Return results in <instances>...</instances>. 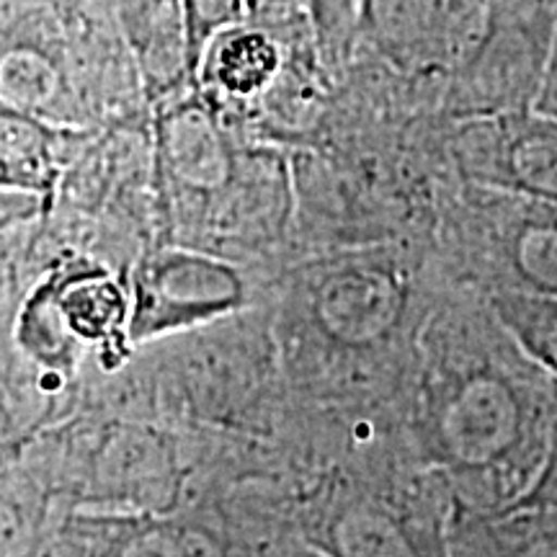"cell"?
Wrapping results in <instances>:
<instances>
[{
  "mask_svg": "<svg viewBox=\"0 0 557 557\" xmlns=\"http://www.w3.org/2000/svg\"><path fill=\"white\" fill-rule=\"evenodd\" d=\"M418 468L451 504L504 511L527 496L549 449L557 380L521 348L487 297L449 287L423 325L406 393Z\"/></svg>",
  "mask_w": 557,
  "mask_h": 557,
  "instance_id": "obj_1",
  "label": "cell"
},
{
  "mask_svg": "<svg viewBox=\"0 0 557 557\" xmlns=\"http://www.w3.org/2000/svg\"><path fill=\"white\" fill-rule=\"evenodd\" d=\"M246 3V21L267 24V21H282L295 11L297 0H243Z\"/></svg>",
  "mask_w": 557,
  "mask_h": 557,
  "instance_id": "obj_21",
  "label": "cell"
},
{
  "mask_svg": "<svg viewBox=\"0 0 557 557\" xmlns=\"http://www.w3.org/2000/svg\"><path fill=\"white\" fill-rule=\"evenodd\" d=\"M246 287L222 256L158 248L137 263L129 297V341L184 333L240 310Z\"/></svg>",
  "mask_w": 557,
  "mask_h": 557,
  "instance_id": "obj_8",
  "label": "cell"
},
{
  "mask_svg": "<svg viewBox=\"0 0 557 557\" xmlns=\"http://www.w3.org/2000/svg\"><path fill=\"white\" fill-rule=\"evenodd\" d=\"M447 124L442 152L457 181L557 205V116L521 109Z\"/></svg>",
  "mask_w": 557,
  "mask_h": 557,
  "instance_id": "obj_7",
  "label": "cell"
},
{
  "mask_svg": "<svg viewBox=\"0 0 557 557\" xmlns=\"http://www.w3.org/2000/svg\"><path fill=\"white\" fill-rule=\"evenodd\" d=\"M447 287L426 295L421 274L372 253L315 263L284 305L289 364L312 382L354 385L385 361L418 359L423 325Z\"/></svg>",
  "mask_w": 557,
  "mask_h": 557,
  "instance_id": "obj_2",
  "label": "cell"
},
{
  "mask_svg": "<svg viewBox=\"0 0 557 557\" xmlns=\"http://www.w3.org/2000/svg\"><path fill=\"white\" fill-rule=\"evenodd\" d=\"M129 338V299L103 269L52 274L24 302L16 346L52 380H67L81 346H120Z\"/></svg>",
  "mask_w": 557,
  "mask_h": 557,
  "instance_id": "obj_6",
  "label": "cell"
},
{
  "mask_svg": "<svg viewBox=\"0 0 557 557\" xmlns=\"http://www.w3.org/2000/svg\"><path fill=\"white\" fill-rule=\"evenodd\" d=\"M299 557H323V555H320V553H318V549H312V547H308V549H305V553H302V555H299Z\"/></svg>",
  "mask_w": 557,
  "mask_h": 557,
  "instance_id": "obj_22",
  "label": "cell"
},
{
  "mask_svg": "<svg viewBox=\"0 0 557 557\" xmlns=\"http://www.w3.org/2000/svg\"><path fill=\"white\" fill-rule=\"evenodd\" d=\"M438 276L493 295H557V205L451 181L436 227Z\"/></svg>",
  "mask_w": 557,
  "mask_h": 557,
  "instance_id": "obj_4",
  "label": "cell"
},
{
  "mask_svg": "<svg viewBox=\"0 0 557 557\" xmlns=\"http://www.w3.org/2000/svg\"><path fill=\"white\" fill-rule=\"evenodd\" d=\"M513 506H545L557 511V408H555V421H553V434H549V449L542 465L537 480L529 487L527 496L517 500ZM511 508V506H508Z\"/></svg>",
  "mask_w": 557,
  "mask_h": 557,
  "instance_id": "obj_19",
  "label": "cell"
},
{
  "mask_svg": "<svg viewBox=\"0 0 557 557\" xmlns=\"http://www.w3.org/2000/svg\"><path fill=\"white\" fill-rule=\"evenodd\" d=\"M86 557H233L225 527L197 511L86 519Z\"/></svg>",
  "mask_w": 557,
  "mask_h": 557,
  "instance_id": "obj_11",
  "label": "cell"
},
{
  "mask_svg": "<svg viewBox=\"0 0 557 557\" xmlns=\"http://www.w3.org/2000/svg\"><path fill=\"white\" fill-rule=\"evenodd\" d=\"M449 549L451 557H557V511L545 506L470 511L451 504Z\"/></svg>",
  "mask_w": 557,
  "mask_h": 557,
  "instance_id": "obj_13",
  "label": "cell"
},
{
  "mask_svg": "<svg viewBox=\"0 0 557 557\" xmlns=\"http://www.w3.org/2000/svg\"><path fill=\"white\" fill-rule=\"evenodd\" d=\"M487 302L529 357L557 380V295H493Z\"/></svg>",
  "mask_w": 557,
  "mask_h": 557,
  "instance_id": "obj_16",
  "label": "cell"
},
{
  "mask_svg": "<svg viewBox=\"0 0 557 557\" xmlns=\"http://www.w3.org/2000/svg\"><path fill=\"white\" fill-rule=\"evenodd\" d=\"M444 26L447 0H361L359 39L408 73L444 78Z\"/></svg>",
  "mask_w": 557,
  "mask_h": 557,
  "instance_id": "obj_12",
  "label": "cell"
},
{
  "mask_svg": "<svg viewBox=\"0 0 557 557\" xmlns=\"http://www.w3.org/2000/svg\"><path fill=\"white\" fill-rule=\"evenodd\" d=\"M186 26V52H189L191 78L197 83L201 58L209 41L220 32L246 21V3L243 0H181Z\"/></svg>",
  "mask_w": 557,
  "mask_h": 557,
  "instance_id": "obj_18",
  "label": "cell"
},
{
  "mask_svg": "<svg viewBox=\"0 0 557 557\" xmlns=\"http://www.w3.org/2000/svg\"><path fill=\"white\" fill-rule=\"evenodd\" d=\"M451 493L418 468L406 485L333 478L299 513L305 545L323 557H451Z\"/></svg>",
  "mask_w": 557,
  "mask_h": 557,
  "instance_id": "obj_5",
  "label": "cell"
},
{
  "mask_svg": "<svg viewBox=\"0 0 557 557\" xmlns=\"http://www.w3.org/2000/svg\"><path fill=\"white\" fill-rule=\"evenodd\" d=\"M3 107L24 111L60 127L83 122V103L75 96L73 70L62 41L34 32L21 21L3 26Z\"/></svg>",
  "mask_w": 557,
  "mask_h": 557,
  "instance_id": "obj_10",
  "label": "cell"
},
{
  "mask_svg": "<svg viewBox=\"0 0 557 557\" xmlns=\"http://www.w3.org/2000/svg\"><path fill=\"white\" fill-rule=\"evenodd\" d=\"M282 45L253 21H240L209 41L197 83L214 99L248 101L271 88L282 70Z\"/></svg>",
  "mask_w": 557,
  "mask_h": 557,
  "instance_id": "obj_14",
  "label": "cell"
},
{
  "mask_svg": "<svg viewBox=\"0 0 557 557\" xmlns=\"http://www.w3.org/2000/svg\"><path fill=\"white\" fill-rule=\"evenodd\" d=\"M176 475L165 438L137 426H116L101 434L94 451L86 498L88 504L129 506L135 513L173 511Z\"/></svg>",
  "mask_w": 557,
  "mask_h": 557,
  "instance_id": "obj_9",
  "label": "cell"
},
{
  "mask_svg": "<svg viewBox=\"0 0 557 557\" xmlns=\"http://www.w3.org/2000/svg\"><path fill=\"white\" fill-rule=\"evenodd\" d=\"M299 5L320 58L329 65L346 62L359 41L361 0H299Z\"/></svg>",
  "mask_w": 557,
  "mask_h": 557,
  "instance_id": "obj_17",
  "label": "cell"
},
{
  "mask_svg": "<svg viewBox=\"0 0 557 557\" xmlns=\"http://www.w3.org/2000/svg\"><path fill=\"white\" fill-rule=\"evenodd\" d=\"M3 191L50 199L60 173V129L50 122L3 107Z\"/></svg>",
  "mask_w": 557,
  "mask_h": 557,
  "instance_id": "obj_15",
  "label": "cell"
},
{
  "mask_svg": "<svg viewBox=\"0 0 557 557\" xmlns=\"http://www.w3.org/2000/svg\"><path fill=\"white\" fill-rule=\"evenodd\" d=\"M218 101H173L156 116V184L178 240L207 253L274 235L287 218V173L271 152L243 150Z\"/></svg>",
  "mask_w": 557,
  "mask_h": 557,
  "instance_id": "obj_3",
  "label": "cell"
},
{
  "mask_svg": "<svg viewBox=\"0 0 557 557\" xmlns=\"http://www.w3.org/2000/svg\"><path fill=\"white\" fill-rule=\"evenodd\" d=\"M534 109L542 111V114L557 116V24H555V37H553V50H549L545 81H542L537 103Z\"/></svg>",
  "mask_w": 557,
  "mask_h": 557,
  "instance_id": "obj_20",
  "label": "cell"
}]
</instances>
